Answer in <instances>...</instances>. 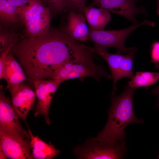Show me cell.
Segmentation results:
<instances>
[{
	"label": "cell",
	"mask_w": 159,
	"mask_h": 159,
	"mask_svg": "<svg viewBox=\"0 0 159 159\" xmlns=\"http://www.w3.org/2000/svg\"><path fill=\"white\" fill-rule=\"evenodd\" d=\"M86 50V45L62 30L50 28L42 34L20 39L11 52L32 82L52 79L58 65L81 57Z\"/></svg>",
	"instance_id": "cell-1"
},
{
	"label": "cell",
	"mask_w": 159,
	"mask_h": 159,
	"mask_svg": "<svg viewBox=\"0 0 159 159\" xmlns=\"http://www.w3.org/2000/svg\"><path fill=\"white\" fill-rule=\"evenodd\" d=\"M135 90L127 85L120 95L112 96L107 123L97 136L92 138L93 140L106 145H116L125 142L126 133L124 130L127 125L144 122L135 116L133 112L132 100Z\"/></svg>",
	"instance_id": "cell-2"
},
{
	"label": "cell",
	"mask_w": 159,
	"mask_h": 159,
	"mask_svg": "<svg viewBox=\"0 0 159 159\" xmlns=\"http://www.w3.org/2000/svg\"><path fill=\"white\" fill-rule=\"evenodd\" d=\"M19 14L27 37L42 34L50 28L51 12L43 0H29L27 5L20 7Z\"/></svg>",
	"instance_id": "cell-3"
},
{
	"label": "cell",
	"mask_w": 159,
	"mask_h": 159,
	"mask_svg": "<svg viewBox=\"0 0 159 159\" xmlns=\"http://www.w3.org/2000/svg\"><path fill=\"white\" fill-rule=\"evenodd\" d=\"M145 25L152 26L155 22L145 20L142 22L134 24L125 29L113 30H94L89 29V40L94 43L95 49H106L109 47L116 48L122 53L129 52L135 47L129 48L125 45V42L129 35L139 27Z\"/></svg>",
	"instance_id": "cell-4"
},
{
	"label": "cell",
	"mask_w": 159,
	"mask_h": 159,
	"mask_svg": "<svg viewBox=\"0 0 159 159\" xmlns=\"http://www.w3.org/2000/svg\"><path fill=\"white\" fill-rule=\"evenodd\" d=\"M95 49V52L101 57L108 65L113 79L112 93L115 95L117 90L116 85L118 81L125 77L131 79L134 75L132 71L133 61L137 49L135 47L126 55H122V53L118 51L116 53L112 54L109 52L106 49Z\"/></svg>",
	"instance_id": "cell-5"
},
{
	"label": "cell",
	"mask_w": 159,
	"mask_h": 159,
	"mask_svg": "<svg viewBox=\"0 0 159 159\" xmlns=\"http://www.w3.org/2000/svg\"><path fill=\"white\" fill-rule=\"evenodd\" d=\"M124 142L115 145H108L88 139L82 145L74 149L77 157L84 159H122L127 151Z\"/></svg>",
	"instance_id": "cell-6"
},
{
	"label": "cell",
	"mask_w": 159,
	"mask_h": 159,
	"mask_svg": "<svg viewBox=\"0 0 159 159\" xmlns=\"http://www.w3.org/2000/svg\"><path fill=\"white\" fill-rule=\"evenodd\" d=\"M0 88V131L7 135L22 139L30 137L29 133L25 131L19 123L8 98Z\"/></svg>",
	"instance_id": "cell-7"
},
{
	"label": "cell",
	"mask_w": 159,
	"mask_h": 159,
	"mask_svg": "<svg viewBox=\"0 0 159 159\" xmlns=\"http://www.w3.org/2000/svg\"><path fill=\"white\" fill-rule=\"evenodd\" d=\"M139 0H91V4L121 15L135 24L139 23L136 19L137 16L147 14L143 6L138 8L136 6Z\"/></svg>",
	"instance_id": "cell-8"
},
{
	"label": "cell",
	"mask_w": 159,
	"mask_h": 159,
	"mask_svg": "<svg viewBox=\"0 0 159 159\" xmlns=\"http://www.w3.org/2000/svg\"><path fill=\"white\" fill-rule=\"evenodd\" d=\"M38 100L34 115H42L47 124L50 122L48 117L49 107L52 98L57 88L62 82L54 79L42 80L32 81Z\"/></svg>",
	"instance_id": "cell-9"
},
{
	"label": "cell",
	"mask_w": 159,
	"mask_h": 159,
	"mask_svg": "<svg viewBox=\"0 0 159 159\" xmlns=\"http://www.w3.org/2000/svg\"><path fill=\"white\" fill-rule=\"evenodd\" d=\"M7 89L11 94V105L17 115L26 122L28 113L33 108L36 94L23 82L16 87Z\"/></svg>",
	"instance_id": "cell-10"
},
{
	"label": "cell",
	"mask_w": 159,
	"mask_h": 159,
	"mask_svg": "<svg viewBox=\"0 0 159 159\" xmlns=\"http://www.w3.org/2000/svg\"><path fill=\"white\" fill-rule=\"evenodd\" d=\"M30 143L0 131V151L7 158L13 159H34L30 152Z\"/></svg>",
	"instance_id": "cell-11"
},
{
	"label": "cell",
	"mask_w": 159,
	"mask_h": 159,
	"mask_svg": "<svg viewBox=\"0 0 159 159\" xmlns=\"http://www.w3.org/2000/svg\"><path fill=\"white\" fill-rule=\"evenodd\" d=\"M65 27L62 30L71 38L81 42L89 40V28L83 13L69 10Z\"/></svg>",
	"instance_id": "cell-12"
},
{
	"label": "cell",
	"mask_w": 159,
	"mask_h": 159,
	"mask_svg": "<svg viewBox=\"0 0 159 159\" xmlns=\"http://www.w3.org/2000/svg\"><path fill=\"white\" fill-rule=\"evenodd\" d=\"M22 67L11 51L6 56L2 76L7 82V87H16L28 80Z\"/></svg>",
	"instance_id": "cell-13"
},
{
	"label": "cell",
	"mask_w": 159,
	"mask_h": 159,
	"mask_svg": "<svg viewBox=\"0 0 159 159\" xmlns=\"http://www.w3.org/2000/svg\"><path fill=\"white\" fill-rule=\"evenodd\" d=\"M89 29L103 30L111 19V14L108 10L97 8L92 4L86 6L83 12Z\"/></svg>",
	"instance_id": "cell-14"
},
{
	"label": "cell",
	"mask_w": 159,
	"mask_h": 159,
	"mask_svg": "<svg viewBox=\"0 0 159 159\" xmlns=\"http://www.w3.org/2000/svg\"><path fill=\"white\" fill-rule=\"evenodd\" d=\"M28 127L31 140L30 147L34 159H51L61 153L51 144L46 143L38 136H34L28 126Z\"/></svg>",
	"instance_id": "cell-15"
},
{
	"label": "cell",
	"mask_w": 159,
	"mask_h": 159,
	"mask_svg": "<svg viewBox=\"0 0 159 159\" xmlns=\"http://www.w3.org/2000/svg\"><path fill=\"white\" fill-rule=\"evenodd\" d=\"M159 80V72H135L128 82L131 88L136 90L141 87L148 89L149 87L155 84Z\"/></svg>",
	"instance_id": "cell-16"
},
{
	"label": "cell",
	"mask_w": 159,
	"mask_h": 159,
	"mask_svg": "<svg viewBox=\"0 0 159 159\" xmlns=\"http://www.w3.org/2000/svg\"><path fill=\"white\" fill-rule=\"evenodd\" d=\"M19 7L6 0H0V21L7 25L18 23L20 21Z\"/></svg>",
	"instance_id": "cell-17"
},
{
	"label": "cell",
	"mask_w": 159,
	"mask_h": 159,
	"mask_svg": "<svg viewBox=\"0 0 159 159\" xmlns=\"http://www.w3.org/2000/svg\"><path fill=\"white\" fill-rule=\"evenodd\" d=\"M44 1L46 3L51 13L54 15L60 14L66 9H68L69 0H44Z\"/></svg>",
	"instance_id": "cell-18"
},
{
	"label": "cell",
	"mask_w": 159,
	"mask_h": 159,
	"mask_svg": "<svg viewBox=\"0 0 159 159\" xmlns=\"http://www.w3.org/2000/svg\"><path fill=\"white\" fill-rule=\"evenodd\" d=\"M15 36L12 39L7 48L1 53L0 57V79L2 78L5 60L8 54L11 51L16 42L19 40Z\"/></svg>",
	"instance_id": "cell-19"
},
{
	"label": "cell",
	"mask_w": 159,
	"mask_h": 159,
	"mask_svg": "<svg viewBox=\"0 0 159 159\" xmlns=\"http://www.w3.org/2000/svg\"><path fill=\"white\" fill-rule=\"evenodd\" d=\"M14 37L13 34H12L7 31H2V30H1L0 35L1 53L7 48Z\"/></svg>",
	"instance_id": "cell-20"
},
{
	"label": "cell",
	"mask_w": 159,
	"mask_h": 159,
	"mask_svg": "<svg viewBox=\"0 0 159 159\" xmlns=\"http://www.w3.org/2000/svg\"><path fill=\"white\" fill-rule=\"evenodd\" d=\"M150 55L151 62L155 64L156 67H159V41L153 42L151 44Z\"/></svg>",
	"instance_id": "cell-21"
},
{
	"label": "cell",
	"mask_w": 159,
	"mask_h": 159,
	"mask_svg": "<svg viewBox=\"0 0 159 159\" xmlns=\"http://www.w3.org/2000/svg\"><path fill=\"white\" fill-rule=\"evenodd\" d=\"M85 1L86 0H69L68 9L83 13L86 6Z\"/></svg>",
	"instance_id": "cell-22"
},
{
	"label": "cell",
	"mask_w": 159,
	"mask_h": 159,
	"mask_svg": "<svg viewBox=\"0 0 159 159\" xmlns=\"http://www.w3.org/2000/svg\"><path fill=\"white\" fill-rule=\"evenodd\" d=\"M16 6L21 7L27 4L29 0H6Z\"/></svg>",
	"instance_id": "cell-23"
},
{
	"label": "cell",
	"mask_w": 159,
	"mask_h": 159,
	"mask_svg": "<svg viewBox=\"0 0 159 159\" xmlns=\"http://www.w3.org/2000/svg\"><path fill=\"white\" fill-rule=\"evenodd\" d=\"M152 92L153 94L157 95L158 97V100L156 104V107H159V87L153 89L152 90Z\"/></svg>",
	"instance_id": "cell-24"
},
{
	"label": "cell",
	"mask_w": 159,
	"mask_h": 159,
	"mask_svg": "<svg viewBox=\"0 0 159 159\" xmlns=\"http://www.w3.org/2000/svg\"><path fill=\"white\" fill-rule=\"evenodd\" d=\"M0 158L1 159L7 158L6 156L2 152L0 151Z\"/></svg>",
	"instance_id": "cell-25"
},
{
	"label": "cell",
	"mask_w": 159,
	"mask_h": 159,
	"mask_svg": "<svg viewBox=\"0 0 159 159\" xmlns=\"http://www.w3.org/2000/svg\"><path fill=\"white\" fill-rule=\"evenodd\" d=\"M157 1V4H156V7H157V14L159 15V0H156Z\"/></svg>",
	"instance_id": "cell-26"
}]
</instances>
